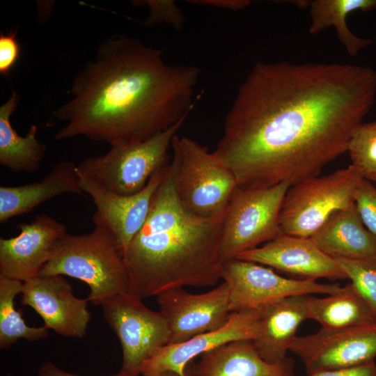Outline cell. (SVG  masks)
<instances>
[{"mask_svg":"<svg viewBox=\"0 0 376 376\" xmlns=\"http://www.w3.org/2000/svg\"><path fill=\"white\" fill-rule=\"evenodd\" d=\"M176 172L172 157L147 219L123 256L128 292L141 299L176 288L213 286L221 279L224 217L205 219L187 211L177 194Z\"/></svg>","mask_w":376,"mask_h":376,"instance_id":"3957f363","label":"cell"},{"mask_svg":"<svg viewBox=\"0 0 376 376\" xmlns=\"http://www.w3.org/2000/svg\"><path fill=\"white\" fill-rule=\"evenodd\" d=\"M189 363L193 376H295L294 361L286 357L271 364L258 354L252 340L224 344Z\"/></svg>","mask_w":376,"mask_h":376,"instance_id":"d6986e66","label":"cell"},{"mask_svg":"<svg viewBox=\"0 0 376 376\" xmlns=\"http://www.w3.org/2000/svg\"><path fill=\"white\" fill-rule=\"evenodd\" d=\"M38 376H82L72 374L63 370L56 364L51 361H45L40 366L38 372ZM111 376H132L131 375L120 370L118 373Z\"/></svg>","mask_w":376,"mask_h":376,"instance_id":"d6a6232c","label":"cell"},{"mask_svg":"<svg viewBox=\"0 0 376 376\" xmlns=\"http://www.w3.org/2000/svg\"><path fill=\"white\" fill-rule=\"evenodd\" d=\"M169 164L157 170L144 189L131 195L111 193L78 173L81 189L95 205L93 223L111 235L123 257L147 219L154 194Z\"/></svg>","mask_w":376,"mask_h":376,"instance_id":"4fadbf2b","label":"cell"},{"mask_svg":"<svg viewBox=\"0 0 376 376\" xmlns=\"http://www.w3.org/2000/svg\"><path fill=\"white\" fill-rule=\"evenodd\" d=\"M189 3L219 8L230 10L244 9L250 4L249 0H189Z\"/></svg>","mask_w":376,"mask_h":376,"instance_id":"1f68e13d","label":"cell"},{"mask_svg":"<svg viewBox=\"0 0 376 376\" xmlns=\"http://www.w3.org/2000/svg\"><path fill=\"white\" fill-rule=\"evenodd\" d=\"M361 178L350 165L290 185L279 214L282 234L311 237L334 212L354 205Z\"/></svg>","mask_w":376,"mask_h":376,"instance_id":"52a82bcc","label":"cell"},{"mask_svg":"<svg viewBox=\"0 0 376 376\" xmlns=\"http://www.w3.org/2000/svg\"><path fill=\"white\" fill-rule=\"evenodd\" d=\"M17 29L8 33H0V74L8 77L21 54V46L17 39Z\"/></svg>","mask_w":376,"mask_h":376,"instance_id":"f546056e","label":"cell"},{"mask_svg":"<svg viewBox=\"0 0 376 376\" xmlns=\"http://www.w3.org/2000/svg\"><path fill=\"white\" fill-rule=\"evenodd\" d=\"M187 117L143 141L111 146L105 154L84 159L77 164L78 173L113 194L139 192L157 170L169 164L173 139Z\"/></svg>","mask_w":376,"mask_h":376,"instance_id":"8992f818","label":"cell"},{"mask_svg":"<svg viewBox=\"0 0 376 376\" xmlns=\"http://www.w3.org/2000/svg\"><path fill=\"white\" fill-rule=\"evenodd\" d=\"M17 228V235L0 238V275L25 282L39 276L66 228L54 218L41 214Z\"/></svg>","mask_w":376,"mask_h":376,"instance_id":"2e32d148","label":"cell"},{"mask_svg":"<svg viewBox=\"0 0 376 376\" xmlns=\"http://www.w3.org/2000/svg\"><path fill=\"white\" fill-rule=\"evenodd\" d=\"M361 177L376 182V120L362 123L354 132L347 151Z\"/></svg>","mask_w":376,"mask_h":376,"instance_id":"484cf974","label":"cell"},{"mask_svg":"<svg viewBox=\"0 0 376 376\" xmlns=\"http://www.w3.org/2000/svg\"><path fill=\"white\" fill-rule=\"evenodd\" d=\"M311 23L308 31L318 34L327 28L334 27L337 37L350 56L357 55L371 39L354 35L347 26V17L352 12H370L376 10V0H314L308 1Z\"/></svg>","mask_w":376,"mask_h":376,"instance_id":"cb8c5ba5","label":"cell"},{"mask_svg":"<svg viewBox=\"0 0 376 376\" xmlns=\"http://www.w3.org/2000/svg\"><path fill=\"white\" fill-rule=\"evenodd\" d=\"M177 164L176 191L185 209L205 219L224 217L238 187L233 171L207 147L175 135L171 143Z\"/></svg>","mask_w":376,"mask_h":376,"instance_id":"5b68a950","label":"cell"},{"mask_svg":"<svg viewBox=\"0 0 376 376\" xmlns=\"http://www.w3.org/2000/svg\"><path fill=\"white\" fill-rule=\"evenodd\" d=\"M20 97L13 91L0 107V164L15 173H36L45 157L47 146L37 139L38 126H30L26 136L17 134L10 123Z\"/></svg>","mask_w":376,"mask_h":376,"instance_id":"603a6c76","label":"cell"},{"mask_svg":"<svg viewBox=\"0 0 376 376\" xmlns=\"http://www.w3.org/2000/svg\"><path fill=\"white\" fill-rule=\"evenodd\" d=\"M21 304L32 308L44 326L65 337H84L91 320L87 299L75 297L63 276H38L23 282Z\"/></svg>","mask_w":376,"mask_h":376,"instance_id":"5bb4252c","label":"cell"},{"mask_svg":"<svg viewBox=\"0 0 376 376\" xmlns=\"http://www.w3.org/2000/svg\"><path fill=\"white\" fill-rule=\"evenodd\" d=\"M310 238L333 259L359 260L376 252V235L365 227L355 204L334 212Z\"/></svg>","mask_w":376,"mask_h":376,"instance_id":"44dd1931","label":"cell"},{"mask_svg":"<svg viewBox=\"0 0 376 376\" xmlns=\"http://www.w3.org/2000/svg\"><path fill=\"white\" fill-rule=\"evenodd\" d=\"M376 96V72L350 63H256L213 152L240 188L318 176L347 151Z\"/></svg>","mask_w":376,"mask_h":376,"instance_id":"6da1fadb","label":"cell"},{"mask_svg":"<svg viewBox=\"0 0 376 376\" xmlns=\"http://www.w3.org/2000/svg\"><path fill=\"white\" fill-rule=\"evenodd\" d=\"M307 297L292 296L261 306L258 334L252 342L265 361L275 364L286 358L299 325L308 319Z\"/></svg>","mask_w":376,"mask_h":376,"instance_id":"ac0fdd59","label":"cell"},{"mask_svg":"<svg viewBox=\"0 0 376 376\" xmlns=\"http://www.w3.org/2000/svg\"><path fill=\"white\" fill-rule=\"evenodd\" d=\"M290 351L304 363L307 375L352 368L376 360V324L342 329L321 328L297 336Z\"/></svg>","mask_w":376,"mask_h":376,"instance_id":"8fae6325","label":"cell"},{"mask_svg":"<svg viewBox=\"0 0 376 376\" xmlns=\"http://www.w3.org/2000/svg\"><path fill=\"white\" fill-rule=\"evenodd\" d=\"M236 258L271 267L297 279H347L337 262L321 251L311 238L281 234Z\"/></svg>","mask_w":376,"mask_h":376,"instance_id":"e0dca14e","label":"cell"},{"mask_svg":"<svg viewBox=\"0 0 376 376\" xmlns=\"http://www.w3.org/2000/svg\"><path fill=\"white\" fill-rule=\"evenodd\" d=\"M201 75L192 65L165 62L163 49L113 35L73 79L71 99L53 111L65 125L56 140L83 136L110 146L143 141L194 109Z\"/></svg>","mask_w":376,"mask_h":376,"instance_id":"7a4b0ae2","label":"cell"},{"mask_svg":"<svg viewBox=\"0 0 376 376\" xmlns=\"http://www.w3.org/2000/svg\"><path fill=\"white\" fill-rule=\"evenodd\" d=\"M260 312L261 307L233 312L219 329L159 348L143 363L140 375L161 376L167 371L184 374L196 357L230 342L253 340L258 334Z\"/></svg>","mask_w":376,"mask_h":376,"instance_id":"9a60e30c","label":"cell"},{"mask_svg":"<svg viewBox=\"0 0 376 376\" xmlns=\"http://www.w3.org/2000/svg\"><path fill=\"white\" fill-rule=\"evenodd\" d=\"M308 319L325 329H342L376 324V318L363 295L350 283L324 297H307Z\"/></svg>","mask_w":376,"mask_h":376,"instance_id":"7402d4cb","label":"cell"},{"mask_svg":"<svg viewBox=\"0 0 376 376\" xmlns=\"http://www.w3.org/2000/svg\"><path fill=\"white\" fill-rule=\"evenodd\" d=\"M363 295L376 318V252L363 259H334Z\"/></svg>","mask_w":376,"mask_h":376,"instance_id":"4316f807","label":"cell"},{"mask_svg":"<svg viewBox=\"0 0 376 376\" xmlns=\"http://www.w3.org/2000/svg\"><path fill=\"white\" fill-rule=\"evenodd\" d=\"M77 165L70 161L54 164L40 181L0 187V223L28 213L43 203L65 194L83 195Z\"/></svg>","mask_w":376,"mask_h":376,"instance_id":"ffe728a7","label":"cell"},{"mask_svg":"<svg viewBox=\"0 0 376 376\" xmlns=\"http://www.w3.org/2000/svg\"><path fill=\"white\" fill-rule=\"evenodd\" d=\"M308 376H376V362L349 368L318 371Z\"/></svg>","mask_w":376,"mask_h":376,"instance_id":"4dcf8cb0","label":"cell"},{"mask_svg":"<svg viewBox=\"0 0 376 376\" xmlns=\"http://www.w3.org/2000/svg\"><path fill=\"white\" fill-rule=\"evenodd\" d=\"M129 292L113 296L100 305L104 318L115 332L123 351L121 370L139 376L143 363L166 345L170 330L162 313L148 308Z\"/></svg>","mask_w":376,"mask_h":376,"instance_id":"9c48e42d","label":"cell"},{"mask_svg":"<svg viewBox=\"0 0 376 376\" xmlns=\"http://www.w3.org/2000/svg\"><path fill=\"white\" fill-rule=\"evenodd\" d=\"M354 204L365 227L376 235V187L362 177L356 191Z\"/></svg>","mask_w":376,"mask_h":376,"instance_id":"f1b7e54d","label":"cell"},{"mask_svg":"<svg viewBox=\"0 0 376 376\" xmlns=\"http://www.w3.org/2000/svg\"><path fill=\"white\" fill-rule=\"evenodd\" d=\"M68 276L87 284V299L100 306L106 299L129 292L128 272L120 251L104 228L95 226L81 235L64 234L55 243L39 276Z\"/></svg>","mask_w":376,"mask_h":376,"instance_id":"277c9868","label":"cell"},{"mask_svg":"<svg viewBox=\"0 0 376 376\" xmlns=\"http://www.w3.org/2000/svg\"><path fill=\"white\" fill-rule=\"evenodd\" d=\"M156 297L159 311L166 318L170 330L168 345L182 343L219 329L227 323L232 314L229 288L224 281L201 294H192L182 288H176Z\"/></svg>","mask_w":376,"mask_h":376,"instance_id":"7c38bea8","label":"cell"},{"mask_svg":"<svg viewBox=\"0 0 376 376\" xmlns=\"http://www.w3.org/2000/svg\"><path fill=\"white\" fill-rule=\"evenodd\" d=\"M23 282L0 275V348L7 349L18 340L36 341L48 336L45 326L29 327L15 309V298L21 293Z\"/></svg>","mask_w":376,"mask_h":376,"instance_id":"d4e9b609","label":"cell"},{"mask_svg":"<svg viewBox=\"0 0 376 376\" xmlns=\"http://www.w3.org/2000/svg\"><path fill=\"white\" fill-rule=\"evenodd\" d=\"M221 279L229 288L232 313L292 296L330 295L341 288L338 283L285 278L265 265L237 258L222 263Z\"/></svg>","mask_w":376,"mask_h":376,"instance_id":"30bf717a","label":"cell"},{"mask_svg":"<svg viewBox=\"0 0 376 376\" xmlns=\"http://www.w3.org/2000/svg\"><path fill=\"white\" fill-rule=\"evenodd\" d=\"M161 376H193L189 364L185 368L184 374H180L174 371H167L161 375Z\"/></svg>","mask_w":376,"mask_h":376,"instance_id":"836d02e7","label":"cell"},{"mask_svg":"<svg viewBox=\"0 0 376 376\" xmlns=\"http://www.w3.org/2000/svg\"><path fill=\"white\" fill-rule=\"evenodd\" d=\"M134 7H147L148 15L145 21L148 26L164 24L180 31L185 24V17L173 0H135Z\"/></svg>","mask_w":376,"mask_h":376,"instance_id":"83f0119b","label":"cell"},{"mask_svg":"<svg viewBox=\"0 0 376 376\" xmlns=\"http://www.w3.org/2000/svg\"><path fill=\"white\" fill-rule=\"evenodd\" d=\"M290 184L235 191L222 223L219 254L222 263L282 234L279 214Z\"/></svg>","mask_w":376,"mask_h":376,"instance_id":"ba28073f","label":"cell"}]
</instances>
